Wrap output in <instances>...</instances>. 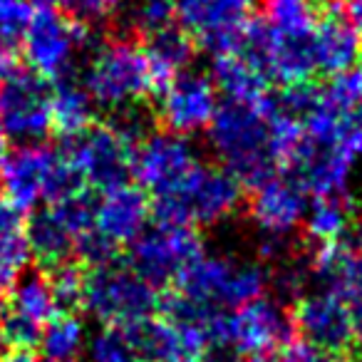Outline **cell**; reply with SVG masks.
Returning a JSON list of instances; mask_svg holds the SVG:
<instances>
[{"instance_id": "cell-24", "label": "cell", "mask_w": 362, "mask_h": 362, "mask_svg": "<svg viewBox=\"0 0 362 362\" xmlns=\"http://www.w3.org/2000/svg\"><path fill=\"white\" fill-rule=\"evenodd\" d=\"M95 124V102L75 80H60L50 87V127L62 139Z\"/></svg>"}, {"instance_id": "cell-7", "label": "cell", "mask_w": 362, "mask_h": 362, "mask_svg": "<svg viewBox=\"0 0 362 362\" xmlns=\"http://www.w3.org/2000/svg\"><path fill=\"white\" fill-rule=\"evenodd\" d=\"M266 286L268 276L263 268L233 258L206 256L194 261L174 281V291L184 298L223 310H236L256 298H263Z\"/></svg>"}, {"instance_id": "cell-41", "label": "cell", "mask_w": 362, "mask_h": 362, "mask_svg": "<svg viewBox=\"0 0 362 362\" xmlns=\"http://www.w3.org/2000/svg\"><path fill=\"white\" fill-rule=\"evenodd\" d=\"M342 144H345V149L350 151L355 159H362V117H357V119L352 122V127L347 129Z\"/></svg>"}, {"instance_id": "cell-36", "label": "cell", "mask_w": 362, "mask_h": 362, "mask_svg": "<svg viewBox=\"0 0 362 362\" xmlns=\"http://www.w3.org/2000/svg\"><path fill=\"white\" fill-rule=\"evenodd\" d=\"M30 3L37 8H55L72 21L90 25V23L105 21L107 16H112L122 0H30Z\"/></svg>"}, {"instance_id": "cell-34", "label": "cell", "mask_w": 362, "mask_h": 362, "mask_svg": "<svg viewBox=\"0 0 362 362\" xmlns=\"http://www.w3.org/2000/svg\"><path fill=\"white\" fill-rule=\"evenodd\" d=\"M30 246L25 233L18 236H0V296L11 293L16 283L25 276V268L30 263Z\"/></svg>"}, {"instance_id": "cell-37", "label": "cell", "mask_w": 362, "mask_h": 362, "mask_svg": "<svg viewBox=\"0 0 362 362\" xmlns=\"http://www.w3.org/2000/svg\"><path fill=\"white\" fill-rule=\"evenodd\" d=\"M40 332H42L40 325L25 320L23 315L8 310V308L3 313V317H0V337H3V342L11 350H33V347H37Z\"/></svg>"}, {"instance_id": "cell-29", "label": "cell", "mask_w": 362, "mask_h": 362, "mask_svg": "<svg viewBox=\"0 0 362 362\" xmlns=\"http://www.w3.org/2000/svg\"><path fill=\"white\" fill-rule=\"evenodd\" d=\"M305 233L313 241L320 246V243H332L342 241L345 233L350 231L352 214L342 199H313V204L305 211Z\"/></svg>"}, {"instance_id": "cell-1", "label": "cell", "mask_w": 362, "mask_h": 362, "mask_svg": "<svg viewBox=\"0 0 362 362\" xmlns=\"http://www.w3.org/2000/svg\"><path fill=\"white\" fill-rule=\"evenodd\" d=\"M266 100L268 95L258 102L223 100L209 124V139L214 151L221 156L223 169L251 189L281 174L271 141Z\"/></svg>"}, {"instance_id": "cell-6", "label": "cell", "mask_w": 362, "mask_h": 362, "mask_svg": "<svg viewBox=\"0 0 362 362\" xmlns=\"http://www.w3.org/2000/svg\"><path fill=\"white\" fill-rule=\"evenodd\" d=\"M293 315L268 298H256L236 310L216 308L206 320L209 345L236 347L243 355L281 350L293 340Z\"/></svg>"}, {"instance_id": "cell-16", "label": "cell", "mask_w": 362, "mask_h": 362, "mask_svg": "<svg viewBox=\"0 0 362 362\" xmlns=\"http://www.w3.org/2000/svg\"><path fill=\"white\" fill-rule=\"evenodd\" d=\"M293 325L300 332L303 342L327 355H342L352 347L350 308L325 291L298 298Z\"/></svg>"}, {"instance_id": "cell-4", "label": "cell", "mask_w": 362, "mask_h": 362, "mask_svg": "<svg viewBox=\"0 0 362 362\" xmlns=\"http://www.w3.org/2000/svg\"><path fill=\"white\" fill-rule=\"evenodd\" d=\"M156 291L129 263L119 266L115 261L87 271L82 308L105 325L127 327L154 317L161 303Z\"/></svg>"}, {"instance_id": "cell-12", "label": "cell", "mask_w": 362, "mask_h": 362, "mask_svg": "<svg viewBox=\"0 0 362 362\" xmlns=\"http://www.w3.org/2000/svg\"><path fill=\"white\" fill-rule=\"evenodd\" d=\"M199 164L194 144L174 132H151L134 151L132 176L151 199L169 197Z\"/></svg>"}, {"instance_id": "cell-19", "label": "cell", "mask_w": 362, "mask_h": 362, "mask_svg": "<svg viewBox=\"0 0 362 362\" xmlns=\"http://www.w3.org/2000/svg\"><path fill=\"white\" fill-rule=\"evenodd\" d=\"M149 214L151 206L144 189L127 181L100 194L95 204V231L119 248L144 231Z\"/></svg>"}, {"instance_id": "cell-26", "label": "cell", "mask_w": 362, "mask_h": 362, "mask_svg": "<svg viewBox=\"0 0 362 362\" xmlns=\"http://www.w3.org/2000/svg\"><path fill=\"white\" fill-rule=\"evenodd\" d=\"M211 82L216 90L226 95V100L258 102L268 95V80L238 55H214Z\"/></svg>"}, {"instance_id": "cell-17", "label": "cell", "mask_w": 362, "mask_h": 362, "mask_svg": "<svg viewBox=\"0 0 362 362\" xmlns=\"http://www.w3.org/2000/svg\"><path fill=\"white\" fill-rule=\"evenodd\" d=\"M352 161L355 156L345 149V144L320 146L305 139L286 169H291L288 176L298 181V187L310 192L315 199H342L350 181Z\"/></svg>"}, {"instance_id": "cell-23", "label": "cell", "mask_w": 362, "mask_h": 362, "mask_svg": "<svg viewBox=\"0 0 362 362\" xmlns=\"http://www.w3.org/2000/svg\"><path fill=\"white\" fill-rule=\"evenodd\" d=\"M194 50H197V42L181 28H166V30L146 37L144 55L146 65H149L151 95L159 97L171 85V80L181 75V70L192 62Z\"/></svg>"}, {"instance_id": "cell-38", "label": "cell", "mask_w": 362, "mask_h": 362, "mask_svg": "<svg viewBox=\"0 0 362 362\" xmlns=\"http://www.w3.org/2000/svg\"><path fill=\"white\" fill-rule=\"evenodd\" d=\"M325 90L340 107L355 117H362V62L342 75H335Z\"/></svg>"}, {"instance_id": "cell-30", "label": "cell", "mask_w": 362, "mask_h": 362, "mask_svg": "<svg viewBox=\"0 0 362 362\" xmlns=\"http://www.w3.org/2000/svg\"><path fill=\"white\" fill-rule=\"evenodd\" d=\"M266 23L286 37H310L315 16L308 0H266Z\"/></svg>"}, {"instance_id": "cell-39", "label": "cell", "mask_w": 362, "mask_h": 362, "mask_svg": "<svg viewBox=\"0 0 362 362\" xmlns=\"http://www.w3.org/2000/svg\"><path fill=\"white\" fill-rule=\"evenodd\" d=\"M278 362H340V360H337V355H327V352H322V350H315V347L303 340H298V342L291 340L283 347Z\"/></svg>"}, {"instance_id": "cell-33", "label": "cell", "mask_w": 362, "mask_h": 362, "mask_svg": "<svg viewBox=\"0 0 362 362\" xmlns=\"http://www.w3.org/2000/svg\"><path fill=\"white\" fill-rule=\"evenodd\" d=\"M85 347L90 362H144L132 347L127 332L115 325H107L95 337H90Z\"/></svg>"}, {"instance_id": "cell-20", "label": "cell", "mask_w": 362, "mask_h": 362, "mask_svg": "<svg viewBox=\"0 0 362 362\" xmlns=\"http://www.w3.org/2000/svg\"><path fill=\"white\" fill-rule=\"evenodd\" d=\"M310 273L322 291L342 303L362 300V248L350 241L320 243L310 258Z\"/></svg>"}, {"instance_id": "cell-22", "label": "cell", "mask_w": 362, "mask_h": 362, "mask_svg": "<svg viewBox=\"0 0 362 362\" xmlns=\"http://www.w3.org/2000/svg\"><path fill=\"white\" fill-rule=\"evenodd\" d=\"M25 238L30 253L40 261L42 271L55 268L65 261H72L77 251V236L57 214L55 206L35 211L25 223Z\"/></svg>"}, {"instance_id": "cell-15", "label": "cell", "mask_w": 362, "mask_h": 362, "mask_svg": "<svg viewBox=\"0 0 362 362\" xmlns=\"http://www.w3.org/2000/svg\"><path fill=\"white\" fill-rule=\"evenodd\" d=\"M218 107L216 87L211 77L197 72H181L159 95V117L166 132L174 134H194L206 129Z\"/></svg>"}, {"instance_id": "cell-47", "label": "cell", "mask_w": 362, "mask_h": 362, "mask_svg": "<svg viewBox=\"0 0 362 362\" xmlns=\"http://www.w3.org/2000/svg\"><path fill=\"white\" fill-rule=\"evenodd\" d=\"M310 6H325V8H330V6H335L337 0H308Z\"/></svg>"}, {"instance_id": "cell-14", "label": "cell", "mask_w": 362, "mask_h": 362, "mask_svg": "<svg viewBox=\"0 0 362 362\" xmlns=\"http://www.w3.org/2000/svg\"><path fill=\"white\" fill-rule=\"evenodd\" d=\"M144 362H202L206 355V330L197 322L149 320L122 327Z\"/></svg>"}, {"instance_id": "cell-25", "label": "cell", "mask_w": 362, "mask_h": 362, "mask_svg": "<svg viewBox=\"0 0 362 362\" xmlns=\"http://www.w3.org/2000/svg\"><path fill=\"white\" fill-rule=\"evenodd\" d=\"M355 119L357 117L352 115V112H347L345 107H340L327 95L325 87H317L315 100L310 102V107H308L300 117L305 139L320 146L342 144L347 129H350Z\"/></svg>"}, {"instance_id": "cell-13", "label": "cell", "mask_w": 362, "mask_h": 362, "mask_svg": "<svg viewBox=\"0 0 362 362\" xmlns=\"http://www.w3.org/2000/svg\"><path fill=\"white\" fill-rule=\"evenodd\" d=\"M258 0H176V21L194 42L214 55L233 50Z\"/></svg>"}, {"instance_id": "cell-44", "label": "cell", "mask_w": 362, "mask_h": 362, "mask_svg": "<svg viewBox=\"0 0 362 362\" xmlns=\"http://www.w3.org/2000/svg\"><path fill=\"white\" fill-rule=\"evenodd\" d=\"M0 362H35L30 350H11L0 357Z\"/></svg>"}, {"instance_id": "cell-43", "label": "cell", "mask_w": 362, "mask_h": 362, "mask_svg": "<svg viewBox=\"0 0 362 362\" xmlns=\"http://www.w3.org/2000/svg\"><path fill=\"white\" fill-rule=\"evenodd\" d=\"M350 308V325H352V347L362 352V300L352 303Z\"/></svg>"}, {"instance_id": "cell-31", "label": "cell", "mask_w": 362, "mask_h": 362, "mask_svg": "<svg viewBox=\"0 0 362 362\" xmlns=\"http://www.w3.org/2000/svg\"><path fill=\"white\" fill-rule=\"evenodd\" d=\"M176 0H132L127 11V23L134 35L151 37L156 33L174 28Z\"/></svg>"}, {"instance_id": "cell-48", "label": "cell", "mask_w": 362, "mask_h": 362, "mask_svg": "<svg viewBox=\"0 0 362 362\" xmlns=\"http://www.w3.org/2000/svg\"><path fill=\"white\" fill-rule=\"evenodd\" d=\"M45 362H57V360H45Z\"/></svg>"}, {"instance_id": "cell-42", "label": "cell", "mask_w": 362, "mask_h": 362, "mask_svg": "<svg viewBox=\"0 0 362 362\" xmlns=\"http://www.w3.org/2000/svg\"><path fill=\"white\" fill-rule=\"evenodd\" d=\"M342 16H345V21L350 23V28L357 33V37H360L362 42V0H345V6H342Z\"/></svg>"}, {"instance_id": "cell-45", "label": "cell", "mask_w": 362, "mask_h": 362, "mask_svg": "<svg viewBox=\"0 0 362 362\" xmlns=\"http://www.w3.org/2000/svg\"><path fill=\"white\" fill-rule=\"evenodd\" d=\"M241 362H278L276 355H271V352H258V355H246Z\"/></svg>"}, {"instance_id": "cell-3", "label": "cell", "mask_w": 362, "mask_h": 362, "mask_svg": "<svg viewBox=\"0 0 362 362\" xmlns=\"http://www.w3.org/2000/svg\"><path fill=\"white\" fill-rule=\"evenodd\" d=\"M241 187L243 184L228 169L206 166L199 161L174 194L151 199L149 206L154 221L159 223L209 226L236 211L243 197Z\"/></svg>"}, {"instance_id": "cell-18", "label": "cell", "mask_w": 362, "mask_h": 362, "mask_svg": "<svg viewBox=\"0 0 362 362\" xmlns=\"http://www.w3.org/2000/svg\"><path fill=\"white\" fill-rule=\"evenodd\" d=\"M248 211L263 233L288 236L305 218V192L288 174H276L253 189Z\"/></svg>"}, {"instance_id": "cell-8", "label": "cell", "mask_w": 362, "mask_h": 362, "mask_svg": "<svg viewBox=\"0 0 362 362\" xmlns=\"http://www.w3.org/2000/svg\"><path fill=\"white\" fill-rule=\"evenodd\" d=\"M21 42L30 70L47 82H60L67 80L77 52L90 42V25L55 8H35Z\"/></svg>"}, {"instance_id": "cell-21", "label": "cell", "mask_w": 362, "mask_h": 362, "mask_svg": "<svg viewBox=\"0 0 362 362\" xmlns=\"http://www.w3.org/2000/svg\"><path fill=\"white\" fill-rule=\"evenodd\" d=\"M310 47L315 70L330 77L352 70L362 60L360 37L350 28V23L345 21V16L340 11H335V6H330L325 16L320 21H315Z\"/></svg>"}, {"instance_id": "cell-10", "label": "cell", "mask_w": 362, "mask_h": 362, "mask_svg": "<svg viewBox=\"0 0 362 362\" xmlns=\"http://www.w3.org/2000/svg\"><path fill=\"white\" fill-rule=\"evenodd\" d=\"M62 154L82 176L87 189L107 192L129 181L134 149L110 124H92L90 129L62 141Z\"/></svg>"}, {"instance_id": "cell-9", "label": "cell", "mask_w": 362, "mask_h": 362, "mask_svg": "<svg viewBox=\"0 0 362 362\" xmlns=\"http://www.w3.org/2000/svg\"><path fill=\"white\" fill-rule=\"evenodd\" d=\"M129 246V266L154 288L174 286L176 278L204 256L202 236L184 223L154 221Z\"/></svg>"}, {"instance_id": "cell-11", "label": "cell", "mask_w": 362, "mask_h": 362, "mask_svg": "<svg viewBox=\"0 0 362 362\" xmlns=\"http://www.w3.org/2000/svg\"><path fill=\"white\" fill-rule=\"evenodd\" d=\"M50 82L28 70H13L0 82V124L18 144H40L50 127Z\"/></svg>"}, {"instance_id": "cell-32", "label": "cell", "mask_w": 362, "mask_h": 362, "mask_svg": "<svg viewBox=\"0 0 362 362\" xmlns=\"http://www.w3.org/2000/svg\"><path fill=\"white\" fill-rule=\"evenodd\" d=\"M47 281H50L52 296H55L57 305L62 313H70L72 308L82 305V291H85V266L72 261H65L55 268H47L45 271Z\"/></svg>"}, {"instance_id": "cell-2", "label": "cell", "mask_w": 362, "mask_h": 362, "mask_svg": "<svg viewBox=\"0 0 362 362\" xmlns=\"http://www.w3.org/2000/svg\"><path fill=\"white\" fill-rule=\"evenodd\" d=\"M0 187L8 202L30 211L40 202L60 204L85 192V181L65 159L62 149L47 144H21L0 161Z\"/></svg>"}, {"instance_id": "cell-28", "label": "cell", "mask_w": 362, "mask_h": 362, "mask_svg": "<svg viewBox=\"0 0 362 362\" xmlns=\"http://www.w3.org/2000/svg\"><path fill=\"white\" fill-rule=\"evenodd\" d=\"M87 345L85 335V322L72 313H60L52 317L40 332V342L37 347L47 360L57 362H72Z\"/></svg>"}, {"instance_id": "cell-27", "label": "cell", "mask_w": 362, "mask_h": 362, "mask_svg": "<svg viewBox=\"0 0 362 362\" xmlns=\"http://www.w3.org/2000/svg\"><path fill=\"white\" fill-rule=\"evenodd\" d=\"M8 310L18 313L25 320L35 322V325L45 327L52 317L60 315V305H57L55 296H52L50 281H47L45 271L25 276L16 283L13 288V300L8 305Z\"/></svg>"}, {"instance_id": "cell-35", "label": "cell", "mask_w": 362, "mask_h": 362, "mask_svg": "<svg viewBox=\"0 0 362 362\" xmlns=\"http://www.w3.org/2000/svg\"><path fill=\"white\" fill-rule=\"evenodd\" d=\"M33 13L35 6L30 0H0V45L16 50L25 35Z\"/></svg>"}, {"instance_id": "cell-46", "label": "cell", "mask_w": 362, "mask_h": 362, "mask_svg": "<svg viewBox=\"0 0 362 362\" xmlns=\"http://www.w3.org/2000/svg\"><path fill=\"white\" fill-rule=\"evenodd\" d=\"M8 154V136H6V129H3V124H0V161H3V156Z\"/></svg>"}, {"instance_id": "cell-5", "label": "cell", "mask_w": 362, "mask_h": 362, "mask_svg": "<svg viewBox=\"0 0 362 362\" xmlns=\"http://www.w3.org/2000/svg\"><path fill=\"white\" fill-rule=\"evenodd\" d=\"M82 87L97 107L119 112L151 95L146 55L134 40H112L87 65Z\"/></svg>"}, {"instance_id": "cell-40", "label": "cell", "mask_w": 362, "mask_h": 362, "mask_svg": "<svg viewBox=\"0 0 362 362\" xmlns=\"http://www.w3.org/2000/svg\"><path fill=\"white\" fill-rule=\"evenodd\" d=\"M25 211L13 206L8 199H0V236H18L25 233Z\"/></svg>"}]
</instances>
